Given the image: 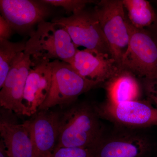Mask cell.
<instances>
[{
	"label": "cell",
	"instance_id": "obj_4",
	"mask_svg": "<svg viewBox=\"0 0 157 157\" xmlns=\"http://www.w3.org/2000/svg\"><path fill=\"white\" fill-rule=\"evenodd\" d=\"M96 4L93 11L109 45L110 56L121 68L130 38L122 0H101Z\"/></svg>",
	"mask_w": 157,
	"mask_h": 157
},
{
	"label": "cell",
	"instance_id": "obj_6",
	"mask_svg": "<svg viewBox=\"0 0 157 157\" xmlns=\"http://www.w3.org/2000/svg\"><path fill=\"white\" fill-rule=\"evenodd\" d=\"M94 104L101 119L110 122L115 128L142 130L157 126V108L146 99L118 104L106 101Z\"/></svg>",
	"mask_w": 157,
	"mask_h": 157
},
{
	"label": "cell",
	"instance_id": "obj_1",
	"mask_svg": "<svg viewBox=\"0 0 157 157\" xmlns=\"http://www.w3.org/2000/svg\"><path fill=\"white\" fill-rule=\"evenodd\" d=\"M94 104L75 103L60 112L59 128L55 148H96L104 134Z\"/></svg>",
	"mask_w": 157,
	"mask_h": 157
},
{
	"label": "cell",
	"instance_id": "obj_12",
	"mask_svg": "<svg viewBox=\"0 0 157 157\" xmlns=\"http://www.w3.org/2000/svg\"><path fill=\"white\" fill-rule=\"evenodd\" d=\"M32 65L30 57L24 52L9 71L0 88L1 107L17 115H24V94Z\"/></svg>",
	"mask_w": 157,
	"mask_h": 157
},
{
	"label": "cell",
	"instance_id": "obj_5",
	"mask_svg": "<svg viewBox=\"0 0 157 157\" xmlns=\"http://www.w3.org/2000/svg\"><path fill=\"white\" fill-rule=\"evenodd\" d=\"M130 41L121 68L143 79L157 78V40L150 29H137L128 20Z\"/></svg>",
	"mask_w": 157,
	"mask_h": 157
},
{
	"label": "cell",
	"instance_id": "obj_18",
	"mask_svg": "<svg viewBox=\"0 0 157 157\" xmlns=\"http://www.w3.org/2000/svg\"><path fill=\"white\" fill-rule=\"evenodd\" d=\"M42 2L49 6L62 7L66 12L72 14L85 9L88 4L96 3L90 0H42Z\"/></svg>",
	"mask_w": 157,
	"mask_h": 157
},
{
	"label": "cell",
	"instance_id": "obj_16",
	"mask_svg": "<svg viewBox=\"0 0 157 157\" xmlns=\"http://www.w3.org/2000/svg\"><path fill=\"white\" fill-rule=\"evenodd\" d=\"M129 22L137 29L151 26L157 16L150 3L146 0H122Z\"/></svg>",
	"mask_w": 157,
	"mask_h": 157
},
{
	"label": "cell",
	"instance_id": "obj_13",
	"mask_svg": "<svg viewBox=\"0 0 157 157\" xmlns=\"http://www.w3.org/2000/svg\"><path fill=\"white\" fill-rule=\"evenodd\" d=\"M52 80L51 61L33 63L24 94V115L31 117L37 112L49 94Z\"/></svg>",
	"mask_w": 157,
	"mask_h": 157
},
{
	"label": "cell",
	"instance_id": "obj_3",
	"mask_svg": "<svg viewBox=\"0 0 157 157\" xmlns=\"http://www.w3.org/2000/svg\"><path fill=\"white\" fill-rule=\"evenodd\" d=\"M52 80L49 94L39 110L52 107H70L76 103L78 97L101 85L95 81L82 78L70 64L59 60L51 61Z\"/></svg>",
	"mask_w": 157,
	"mask_h": 157
},
{
	"label": "cell",
	"instance_id": "obj_2",
	"mask_svg": "<svg viewBox=\"0 0 157 157\" xmlns=\"http://www.w3.org/2000/svg\"><path fill=\"white\" fill-rule=\"evenodd\" d=\"M78 50L63 27L44 21L30 34L24 52L30 57L33 64L52 60L69 63Z\"/></svg>",
	"mask_w": 157,
	"mask_h": 157
},
{
	"label": "cell",
	"instance_id": "obj_10",
	"mask_svg": "<svg viewBox=\"0 0 157 157\" xmlns=\"http://www.w3.org/2000/svg\"><path fill=\"white\" fill-rule=\"evenodd\" d=\"M60 112L39 110L24 122L28 128L36 157H50L57 144Z\"/></svg>",
	"mask_w": 157,
	"mask_h": 157
},
{
	"label": "cell",
	"instance_id": "obj_9",
	"mask_svg": "<svg viewBox=\"0 0 157 157\" xmlns=\"http://www.w3.org/2000/svg\"><path fill=\"white\" fill-rule=\"evenodd\" d=\"M49 5L41 1L1 0V15L13 31L29 32L35 25L45 21L50 15Z\"/></svg>",
	"mask_w": 157,
	"mask_h": 157
},
{
	"label": "cell",
	"instance_id": "obj_19",
	"mask_svg": "<svg viewBox=\"0 0 157 157\" xmlns=\"http://www.w3.org/2000/svg\"><path fill=\"white\" fill-rule=\"evenodd\" d=\"M50 157H96V148L59 147L55 149Z\"/></svg>",
	"mask_w": 157,
	"mask_h": 157
},
{
	"label": "cell",
	"instance_id": "obj_23",
	"mask_svg": "<svg viewBox=\"0 0 157 157\" xmlns=\"http://www.w3.org/2000/svg\"><path fill=\"white\" fill-rule=\"evenodd\" d=\"M149 28L151 30L152 32L155 35L157 40V17L154 23Z\"/></svg>",
	"mask_w": 157,
	"mask_h": 157
},
{
	"label": "cell",
	"instance_id": "obj_8",
	"mask_svg": "<svg viewBox=\"0 0 157 157\" xmlns=\"http://www.w3.org/2000/svg\"><path fill=\"white\" fill-rule=\"evenodd\" d=\"M116 128L103 135L96 148V157H150L153 145L140 130Z\"/></svg>",
	"mask_w": 157,
	"mask_h": 157
},
{
	"label": "cell",
	"instance_id": "obj_24",
	"mask_svg": "<svg viewBox=\"0 0 157 157\" xmlns=\"http://www.w3.org/2000/svg\"><path fill=\"white\" fill-rule=\"evenodd\" d=\"M156 2L157 3V1H156Z\"/></svg>",
	"mask_w": 157,
	"mask_h": 157
},
{
	"label": "cell",
	"instance_id": "obj_14",
	"mask_svg": "<svg viewBox=\"0 0 157 157\" xmlns=\"http://www.w3.org/2000/svg\"><path fill=\"white\" fill-rule=\"evenodd\" d=\"M13 112L1 107L0 134L10 157H36L26 125L17 123Z\"/></svg>",
	"mask_w": 157,
	"mask_h": 157
},
{
	"label": "cell",
	"instance_id": "obj_17",
	"mask_svg": "<svg viewBox=\"0 0 157 157\" xmlns=\"http://www.w3.org/2000/svg\"><path fill=\"white\" fill-rule=\"evenodd\" d=\"M25 43L10 42L0 39V88L2 86L9 71L25 52Z\"/></svg>",
	"mask_w": 157,
	"mask_h": 157
},
{
	"label": "cell",
	"instance_id": "obj_22",
	"mask_svg": "<svg viewBox=\"0 0 157 157\" xmlns=\"http://www.w3.org/2000/svg\"><path fill=\"white\" fill-rule=\"evenodd\" d=\"M0 157H10L8 155L6 146L2 139L0 140Z\"/></svg>",
	"mask_w": 157,
	"mask_h": 157
},
{
	"label": "cell",
	"instance_id": "obj_21",
	"mask_svg": "<svg viewBox=\"0 0 157 157\" xmlns=\"http://www.w3.org/2000/svg\"><path fill=\"white\" fill-rule=\"evenodd\" d=\"M13 32L9 23L2 15H0V39L9 40Z\"/></svg>",
	"mask_w": 157,
	"mask_h": 157
},
{
	"label": "cell",
	"instance_id": "obj_11",
	"mask_svg": "<svg viewBox=\"0 0 157 157\" xmlns=\"http://www.w3.org/2000/svg\"><path fill=\"white\" fill-rule=\"evenodd\" d=\"M68 63L82 78L101 85L115 76L121 69L109 55L86 48L78 50Z\"/></svg>",
	"mask_w": 157,
	"mask_h": 157
},
{
	"label": "cell",
	"instance_id": "obj_15",
	"mask_svg": "<svg viewBox=\"0 0 157 157\" xmlns=\"http://www.w3.org/2000/svg\"><path fill=\"white\" fill-rule=\"evenodd\" d=\"M107 99L105 101L118 104L141 100V87L137 77L129 70L121 69L104 83Z\"/></svg>",
	"mask_w": 157,
	"mask_h": 157
},
{
	"label": "cell",
	"instance_id": "obj_7",
	"mask_svg": "<svg viewBox=\"0 0 157 157\" xmlns=\"http://www.w3.org/2000/svg\"><path fill=\"white\" fill-rule=\"evenodd\" d=\"M52 21L66 29L77 48L82 46L110 56L109 45L94 11L84 9L69 17H56Z\"/></svg>",
	"mask_w": 157,
	"mask_h": 157
},
{
	"label": "cell",
	"instance_id": "obj_20",
	"mask_svg": "<svg viewBox=\"0 0 157 157\" xmlns=\"http://www.w3.org/2000/svg\"><path fill=\"white\" fill-rule=\"evenodd\" d=\"M143 88L146 100L157 108V78L143 79Z\"/></svg>",
	"mask_w": 157,
	"mask_h": 157
}]
</instances>
